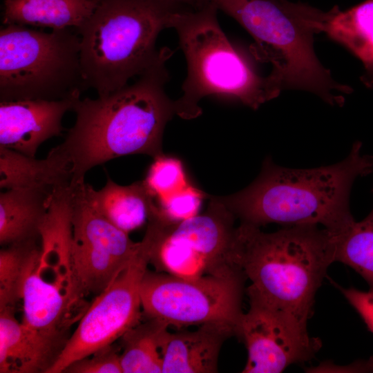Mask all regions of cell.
<instances>
[{
    "label": "cell",
    "instance_id": "cell-1",
    "mask_svg": "<svg viewBox=\"0 0 373 373\" xmlns=\"http://www.w3.org/2000/svg\"><path fill=\"white\" fill-rule=\"evenodd\" d=\"M170 57L106 96L75 101L73 126L48 153L69 172L70 184L84 181L89 170L118 157L163 154L164 128L176 115L175 102L165 91Z\"/></svg>",
    "mask_w": 373,
    "mask_h": 373
},
{
    "label": "cell",
    "instance_id": "cell-2",
    "mask_svg": "<svg viewBox=\"0 0 373 373\" xmlns=\"http://www.w3.org/2000/svg\"><path fill=\"white\" fill-rule=\"evenodd\" d=\"M372 173L373 155L362 153L356 142L342 161L314 169L285 168L267 158L250 185L218 198L240 223L317 225L336 234L355 220L350 208L354 181Z\"/></svg>",
    "mask_w": 373,
    "mask_h": 373
},
{
    "label": "cell",
    "instance_id": "cell-3",
    "mask_svg": "<svg viewBox=\"0 0 373 373\" xmlns=\"http://www.w3.org/2000/svg\"><path fill=\"white\" fill-rule=\"evenodd\" d=\"M231 17L252 37L254 59L271 66L267 75L278 96L285 89L311 92L332 106H342L352 89L335 81L317 57L314 35L331 10L288 0H202Z\"/></svg>",
    "mask_w": 373,
    "mask_h": 373
},
{
    "label": "cell",
    "instance_id": "cell-4",
    "mask_svg": "<svg viewBox=\"0 0 373 373\" xmlns=\"http://www.w3.org/2000/svg\"><path fill=\"white\" fill-rule=\"evenodd\" d=\"M232 259L251 282L247 293L307 323L316 291L335 262V242L328 230L317 225L266 233L240 223Z\"/></svg>",
    "mask_w": 373,
    "mask_h": 373
},
{
    "label": "cell",
    "instance_id": "cell-5",
    "mask_svg": "<svg viewBox=\"0 0 373 373\" xmlns=\"http://www.w3.org/2000/svg\"><path fill=\"white\" fill-rule=\"evenodd\" d=\"M189 6L184 0H98L75 29L86 89L106 96L172 55L166 47L157 49V39L174 13Z\"/></svg>",
    "mask_w": 373,
    "mask_h": 373
},
{
    "label": "cell",
    "instance_id": "cell-6",
    "mask_svg": "<svg viewBox=\"0 0 373 373\" xmlns=\"http://www.w3.org/2000/svg\"><path fill=\"white\" fill-rule=\"evenodd\" d=\"M218 10L204 3L176 12L169 21V28L175 30L187 65L182 95L174 101L176 115L184 119L202 113L198 104L207 96L232 99L254 110L277 97L267 77L258 72L254 58L224 33Z\"/></svg>",
    "mask_w": 373,
    "mask_h": 373
},
{
    "label": "cell",
    "instance_id": "cell-7",
    "mask_svg": "<svg viewBox=\"0 0 373 373\" xmlns=\"http://www.w3.org/2000/svg\"><path fill=\"white\" fill-rule=\"evenodd\" d=\"M85 90L80 37L74 28H1L0 102L59 100L80 97Z\"/></svg>",
    "mask_w": 373,
    "mask_h": 373
},
{
    "label": "cell",
    "instance_id": "cell-8",
    "mask_svg": "<svg viewBox=\"0 0 373 373\" xmlns=\"http://www.w3.org/2000/svg\"><path fill=\"white\" fill-rule=\"evenodd\" d=\"M235 219L218 198H212L203 213L177 224L150 220L144 234L149 265L157 271L186 278L240 271L232 259Z\"/></svg>",
    "mask_w": 373,
    "mask_h": 373
},
{
    "label": "cell",
    "instance_id": "cell-9",
    "mask_svg": "<svg viewBox=\"0 0 373 373\" xmlns=\"http://www.w3.org/2000/svg\"><path fill=\"white\" fill-rule=\"evenodd\" d=\"M240 270L226 276L204 275L186 278L167 273L145 272L140 288L142 316L158 319L178 329L221 324L238 329L244 285Z\"/></svg>",
    "mask_w": 373,
    "mask_h": 373
},
{
    "label": "cell",
    "instance_id": "cell-10",
    "mask_svg": "<svg viewBox=\"0 0 373 373\" xmlns=\"http://www.w3.org/2000/svg\"><path fill=\"white\" fill-rule=\"evenodd\" d=\"M72 236L69 262L75 293L80 300L98 295L140 247L95 208L86 183L71 184Z\"/></svg>",
    "mask_w": 373,
    "mask_h": 373
},
{
    "label": "cell",
    "instance_id": "cell-11",
    "mask_svg": "<svg viewBox=\"0 0 373 373\" xmlns=\"http://www.w3.org/2000/svg\"><path fill=\"white\" fill-rule=\"evenodd\" d=\"M149 265V247L143 238L128 262L88 305L48 373L63 372L73 362L117 342L142 319L140 288Z\"/></svg>",
    "mask_w": 373,
    "mask_h": 373
},
{
    "label": "cell",
    "instance_id": "cell-12",
    "mask_svg": "<svg viewBox=\"0 0 373 373\" xmlns=\"http://www.w3.org/2000/svg\"><path fill=\"white\" fill-rule=\"evenodd\" d=\"M70 240L59 234H46L30 263L22 289V323L46 340L64 348L70 334L73 307L81 304L76 296L70 268Z\"/></svg>",
    "mask_w": 373,
    "mask_h": 373
},
{
    "label": "cell",
    "instance_id": "cell-13",
    "mask_svg": "<svg viewBox=\"0 0 373 373\" xmlns=\"http://www.w3.org/2000/svg\"><path fill=\"white\" fill-rule=\"evenodd\" d=\"M247 294L249 309L243 313L237 334L247 351L242 372L280 373L314 357L322 342L309 336L307 323L254 294Z\"/></svg>",
    "mask_w": 373,
    "mask_h": 373
},
{
    "label": "cell",
    "instance_id": "cell-14",
    "mask_svg": "<svg viewBox=\"0 0 373 373\" xmlns=\"http://www.w3.org/2000/svg\"><path fill=\"white\" fill-rule=\"evenodd\" d=\"M79 98L0 102V146L35 157L41 144L61 134L63 117Z\"/></svg>",
    "mask_w": 373,
    "mask_h": 373
},
{
    "label": "cell",
    "instance_id": "cell-15",
    "mask_svg": "<svg viewBox=\"0 0 373 373\" xmlns=\"http://www.w3.org/2000/svg\"><path fill=\"white\" fill-rule=\"evenodd\" d=\"M232 327L204 324L193 331L168 332L163 347L162 373H215L220 352Z\"/></svg>",
    "mask_w": 373,
    "mask_h": 373
},
{
    "label": "cell",
    "instance_id": "cell-16",
    "mask_svg": "<svg viewBox=\"0 0 373 373\" xmlns=\"http://www.w3.org/2000/svg\"><path fill=\"white\" fill-rule=\"evenodd\" d=\"M15 312L0 309V372L48 373L62 350L19 322Z\"/></svg>",
    "mask_w": 373,
    "mask_h": 373
},
{
    "label": "cell",
    "instance_id": "cell-17",
    "mask_svg": "<svg viewBox=\"0 0 373 373\" xmlns=\"http://www.w3.org/2000/svg\"><path fill=\"white\" fill-rule=\"evenodd\" d=\"M54 188L12 189L1 192V246L40 238V229Z\"/></svg>",
    "mask_w": 373,
    "mask_h": 373
},
{
    "label": "cell",
    "instance_id": "cell-18",
    "mask_svg": "<svg viewBox=\"0 0 373 373\" xmlns=\"http://www.w3.org/2000/svg\"><path fill=\"white\" fill-rule=\"evenodd\" d=\"M86 191L99 213L127 233L144 225L157 206L144 180L123 186L107 174L101 189L96 191L86 183Z\"/></svg>",
    "mask_w": 373,
    "mask_h": 373
},
{
    "label": "cell",
    "instance_id": "cell-19",
    "mask_svg": "<svg viewBox=\"0 0 373 373\" xmlns=\"http://www.w3.org/2000/svg\"><path fill=\"white\" fill-rule=\"evenodd\" d=\"M98 0H4L3 26L52 30L77 28L92 15Z\"/></svg>",
    "mask_w": 373,
    "mask_h": 373
},
{
    "label": "cell",
    "instance_id": "cell-20",
    "mask_svg": "<svg viewBox=\"0 0 373 373\" xmlns=\"http://www.w3.org/2000/svg\"><path fill=\"white\" fill-rule=\"evenodd\" d=\"M323 32L358 59L363 66L361 81L373 87V0H365L346 10L334 6Z\"/></svg>",
    "mask_w": 373,
    "mask_h": 373
},
{
    "label": "cell",
    "instance_id": "cell-21",
    "mask_svg": "<svg viewBox=\"0 0 373 373\" xmlns=\"http://www.w3.org/2000/svg\"><path fill=\"white\" fill-rule=\"evenodd\" d=\"M71 180L68 171L48 154L44 159H36L0 146L1 189L54 188Z\"/></svg>",
    "mask_w": 373,
    "mask_h": 373
},
{
    "label": "cell",
    "instance_id": "cell-22",
    "mask_svg": "<svg viewBox=\"0 0 373 373\" xmlns=\"http://www.w3.org/2000/svg\"><path fill=\"white\" fill-rule=\"evenodd\" d=\"M169 327L142 316L118 340L122 373H162L163 347Z\"/></svg>",
    "mask_w": 373,
    "mask_h": 373
},
{
    "label": "cell",
    "instance_id": "cell-23",
    "mask_svg": "<svg viewBox=\"0 0 373 373\" xmlns=\"http://www.w3.org/2000/svg\"><path fill=\"white\" fill-rule=\"evenodd\" d=\"M332 235L335 262L352 267L373 288V208L361 221L354 220L341 232Z\"/></svg>",
    "mask_w": 373,
    "mask_h": 373
},
{
    "label": "cell",
    "instance_id": "cell-24",
    "mask_svg": "<svg viewBox=\"0 0 373 373\" xmlns=\"http://www.w3.org/2000/svg\"><path fill=\"white\" fill-rule=\"evenodd\" d=\"M40 249V238L14 243L0 251V309L15 308L21 299L28 269Z\"/></svg>",
    "mask_w": 373,
    "mask_h": 373
},
{
    "label": "cell",
    "instance_id": "cell-25",
    "mask_svg": "<svg viewBox=\"0 0 373 373\" xmlns=\"http://www.w3.org/2000/svg\"><path fill=\"white\" fill-rule=\"evenodd\" d=\"M144 180L155 202L191 184L182 162L163 154L154 158Z\"/></svg>",
    "mask_w": 373,
    "mask_h": 373
},
{
    "label": "cell",
    "instance_id": "cell-26",
    "mask_svg": "<svg viewBox=\"0 0 373 373\" xmlns=\"http://www.w3.org/2000/svg\"><path fill=\"white\" fill-rule=\"evenodd\" d=\"M205 195L191 184L184 189L156 202L157 215L174 225L198 214Z\"/></svg>",
    "mask_w": 373,
    "mask_h": 373
},
{
    "label": "cell",
    "instance_id": "cell-27",
    "mask_svg": "<svg viewBox=\"0 0 373 373\" xmlns=\"http://www.w3.org/2000/svg\"><path fill=\"white\" fill-rule=\"evenodd\" d=\"M63 372L122 373L121 347L118 341L73 362Z\"/></svg>",
    "mask_w": 373,
    "mask_h": 373
},
{
    "label": "cell",
    "instance_id": "cell-28",
    "mask_svg": "<svg viewBox=\"0 0 373 373\" xmlns=\"http://www.w3.org/2000/svg\"><path fill=\"white\" fill-rule=\"evenodd\" d=\"M335 285L373 334V288H370L368 291H361L355 288L345 289L336 284Z\"/></svg>",
    "mask_w": 373,
    "mask_h": 373
},
{
    "label": "cell",
    "instance_id": "cell-29",
    "mask_svg": "<svg viewBox=\"0 0 373 373\" xmlns=\"http://www.w3.org/2000/svg\"><path fill=\"white\" fill-rule=\"evenodd\" d=\"M194 7H198L202 4V0H184Z\"/></svg>",
    "mask_w": 373,
    "mask_h": 373
}]
</instances>
